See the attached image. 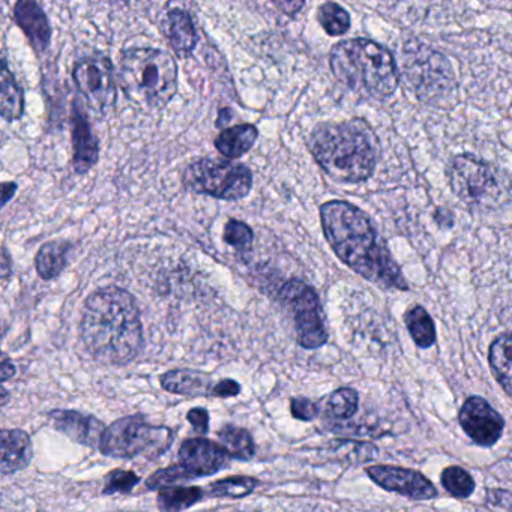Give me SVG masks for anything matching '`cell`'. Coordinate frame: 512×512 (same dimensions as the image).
<instances>
[{"label":"cell","instance_id":"cell-1","mask_svg":"<svg viewBox=\"0 0 512 512\" xmlns=\"http://www.w3.org/2000/svg\"><path fill=\"white\" fill-rule=\"evenodd\" d=\"M320 220L329 245L344 265L385 289L409 290L403 272L365 212L352 203L331 200L320 208Z\"/></svg>","mask_w":512,"mask_h":512},{"label":"cell","instance_id":"cell-2","mask_svg":"<svg viewBox=\"0 0 512 512\" xmlns=\"http://www.w3.org/2000/svg\"><path fill=\"white\" fill-rule=\"evenodd\" d=\"M80 334L101 364L124 365L143 347V326L136 299L127 290L104 287L86 299Z\"/></svg>","mask_w":512,"mask_h":512},{"label":"cell","instance_id":"cell-3","mask_svg":"<svg viewBox=\"0 0 512 512\" xmlns=\"http://www.w3.org/2000/svg\"><path fill=\"white\" fill-rule=\"evenodd\" d=\"M310 149L329 178L358 184L367 181L376 169L379 139L367 122L353 119L317 127L311 134Z\"/></svg>","mask_w":512,"mask_h":512},{"label":"cell","instance_id":"cell-4","mask_svg":"<svg viewBox=\"0 0 512 512\" xmlns=\"http://www.w3.org/2000/svg\"><path fill=\"white\" fill-rule=\"evenodd\" d=\"M329 65L338 82L365 98L385 100L398 86L391 52L365 38L344 40L332 47Z\"/></svg>","mask_w":512,"mask_h":512},{"label":"cell","instance_id":"cell-5","mask_svg":"<svg viewBox=\"0 0 512 512\" xmlns=\"http://www.w3.org/2000/svg\"><path fill=\"white\" fill-rule=\"evenodd\" d=\"M118 80L128 100L136 106L163 109L178 91V67L164 50L136 47L119 56Z\"/></svg>","mask_w":512,"mask_h":512},{"label":"cell","instance_id":"cell-6","mask_svg":"<svg viewBox=\"0 0 512 512\" xmlns=\"http://www.w3.org/2000/svg\"><path fill=\"white\" fill-rule=\"evenodd\" d=\"M448 175L458 199L476 211L499 208L508 199L509 185L502 173L472 155H457Z\"/></svg>","mask_w":512,"mask_h":512},{"label":"cell","instance_id":"cell-7","mask_svg":"<svg viewBox=\"0 0 512 512\" xmlns=\"http://www.w3.org/2000/svg\"><path fill=\"white\" fill-rule=\"evenodd\" d=\"M172 437L169 428L154 427L143 416H128L107 428L100 449L113 458L158 457L170 448Z\"/></svg>","mask_w":512,"mask_h":512},{"label":"cell","instance_id":"cell-8","mask_svg":"<svg viewBox=\"0 0 512 512\" xmlns=\"http://www.w3.org/2000/svg\"><path fill=\"white\" fill-rule=\"evenodd\" d=\"M184 182L194 193L233 202V200L244 199L250 194L253 175L244 164L202 158L187 167Z\"/></svg>","mask_w":512,"mask_h":512},{"label":"cell","instance_id":"cell-9","mask_svg":"<svg viewBox=\"0 0 512 512\" xmlns=\"http://www.w3.org/2000/svg\"><path fill=\"white\" fill-rule=\"evenodd\" d=\"M281 301L295 320L298 343L304 349H319L328 341L322 304L313 287L301 280H290L281 289Z\"/></svg>","mask_w":512,"mask_h":512},{"label":"cell","instance_id":"cell-10","mask_svg":"<svg viewBox=\"0 0 512 512\" xmlns=\"http://www.w3.org/2000/svg\"><path fill=\"white\" fill-rule=\"evenodd\" d=\"M73 80L86 107L95 115L104 116L116 101L115 68L103 55H89L80 59L73 68Z\"/></svg>","mask_w":512,"mask_h":512},{"label":"cell","instance_id":"cell-11","mask_svg":"<svg viewBox=\"0 0 512 512\" xmlns=\"http://www.w3.org/2000/svg\"><path fill=\"white\" fill-rule=\"evenodd\" d=\"M460 425L464 433L479 446H491L502 437V415L481 397H470L464 401L460 410Z\"/></svg>","mask_w":512,"mask_h":512},{"label":"cell","instance_id":"cell-12","mask_svg":"<svg viewBox=\"0 0 512 512\" xmlns=\"http://www.w3.org/2000/svg\"><path fill=\"white\" fill-rule=\"evenodd\" d=\"M367 473L379 487L409 499L428 500L437 496L436 488L430 479L416 470L395 466H371L368 467Z\"/></svg>","mask_w":512,"mask_h":512},{"label":"cell","instance_id":"cell-13","mask_svg":"<svg viewBox=\"0 0 512 512\" xmlns=\"http://www.w3.org/2000/svg\"><path fill=\"white\" fill-rule=\"evenodd\" d=\"M181 464L194 476L214 475L226 466V452L208 439H188L179 451Z\"/></svg>","mask_w":512,"mask_h":512},{"label":"cell","instance_id":"cell-14","mask_svg":"<svg viewBox=\"0 0 512 512\" xmlns=\"http://www.w3.org/2000/svg\"><path fill=\"white\" fill-rule=\"evenodd\" d=\"M50 418L59 431L76 442L91 448H101L106 428L103 422L98 421L94 416L82 415L73 410H56L50 413Z\"/></svg>","mask_w":512,"mask_h":512},{"label":"cell","instance_id":"cell-15","mask_svg":"<svg viewBox=\"0 0 512 512\" xmlns=\"http://www.w3.org/2000/svg\"><path fill=\"white\" fill-rule=\"evenodd\" d=\"M409 71V79L413 83H416V91L424 98V95H428V98L433 97L437 94L436 80L445 85L452 86L451 70L449 65L446 64L445 59L436 53L428 52L427 59L424 56H416V61H410V67L407 68Z\"/></svg>","mask_w":512,"mask_h":512},{"label":"cell","instance_id":"cell-16","mask_svg":"<svg viewBox=\"0 0 512 512\" xmlns=\"http://www.w3.org/2000/svg\"><path fill=\"white\" fill-rule=\"evenodd\" d=\"M71 127H73L74 169L83 175L97 164L100 148H98V140L92 133L88 118L77 104L71 113Z\"/></svg>","mask_w":512,"mask_h":512},{"label":"cell","instance_id":"cell-17","mask_svg":"<svg viewBox=\"0 0 512 512\" xmlns=\"http://www.w3.org/2000/svg\"><path fill=\"white\" fill-rule=\"evenodd\" d=\"M14 19L38 53L46 52L49 49L52 29H50L49 19L41 10L40 5L29 2V0L17 2L16 8H14Z\"/></svg>","mask_w":512,"mask_h":512},{"label":"cell","instance_id":"cell-18","mask_svg":"<svg viewBox=\"0 0 512 512\" xmlns=\"http://www.w3.org/2000/svg\"><path fill=\"white\" fill-rule=\"evenodd\" d=\"M163 31L170 47L179 58H188L199 43L196 25L187 11H169L164 19Z\"/></svg>","mask_w":512,"mask_h":512},{"label":"cell","instance_id":"cell-19","mask_svg":"<svg viewBox=\"0 0 512 512\" xmlns=\"http://www.w3.org/2000/svg\"><path fill=\"white\" fill-rule=\"evenodd\" d=\"M0 442H2L0 470L4 475L19 472L29 466L32 460V443L26 431L4 430Z\"/></svg>","mask_w":512,"mask_h":512},{"label":"cell","instance_id":"cell-20","mask_svg":"<svg viewBox=\"0 0 512 512\" xmlns=\"http://www.w3.org/2000/svg\"><path fill=\"white\" fill-rule=\"evenodd\" d=\"M257 137H259V131L254 125H235V127L226 128L223 133H220V136L215 139V148L224 157L236 160L253 148Z\"/></svg>","mask_w":512,"mask_h":512},{"label":"cell","instance_id":"cell-21","mask_svg":"<svg viewBox=\"0 0 512 512\" xmlns=\"http://www.w3.org/2000/svg\"><path fill=\"white\" fill-rule=\"evenodd\" d=\"M161 385L166 391L182 395L212 394V380L208 374L194 370H172L161 377Z\"/></svg>","mask_w":512,"mask_h":512},{"label":"cell","instance_id":"cell-22","mask_svg":"<svg viewBox=\"0 0 512 512\" xmlns=\"http://www.w3.org/2000/svg\"><path fill=\"white\" fill-rule=\"evenodd\" d=\"M71 244L67 241L46 242L35 257V268L43 280H53L58 277L68 262Z\"/></svg>","mask_w":512,"mask_h":512},{"label":"cell","instance_id":"cell-23","mask_svg":"<svg viewBox=\"0 0 512 512\" xmlns=\"http://www.w3.org/2000/svg\"><path fill=\"white\" fill-rule=\"evenodd\" d=\"M488 359L497 382L512 397V334L502 335L494 340Z\"/></svg>","mask_w":512,"mask_h":512},{"label":"cell","instance_id":"cell-24","mask_svg":"<svg viewBox=\"0 0 512 512\" xmlns=\"http://www.w3.org/2000/svg\"><path fill=\"white\" fill-rule=\"evenodd\" d=\"M2 91H0V112L5 121H17L22 118L25 112V94L20 88L13 73L8 70L7 61H4V71H2Z\"/></svg>","mask_w":512,"mask_h":512},{"label":"cell","instance_id":"cell-25","mask_svg":"<svg viewBox=\"0 0 512 512\" xmlns=\"http://www.w3.org/2000/svg\"><path fill=\"white\" fill-rule=\"evenodd\" d=\"M404 322H406L413 341L422 349H427L436 343V326H434L430 314L421 305L410 307L404 316Z\"/></svg>","mask_w":512,"mask_h":512},{"label":"cell","instance_id":"cell-26","mask_svg":"<svg viewBox=\"0 0 512 512\" xmlns=\"http://www.w3.org/2000/svg\"><path fill=\"white\" fill-rule=\"evenodd\" d=\"M220 443L223 451L235 460L248 461L254 455V443L250 433L235 425H226L220 431Z\"/></svg>","mask_w":512,"mask_h":512},{"label":"cell","instance_id":"cell-27","mask_svg":"<svg viewBox=\"0 0 512 512\" xmlns=\"http://www.w3.org/2000/svg\"><path fill=\"white\" fill-rule=\"evenodd\" d=\"M203 497V491L197 487L163 488L158 494V508L163 512H179L190 508Z\"/></svg>","mask_w":512,"mask_h":512},{"label":"cell","instance_id":"cell-28","mask_svg":"<svg viewBox=\"0 0 512 512\" xmlns=\"http://www.w3.org/2000/svg\"><path fill=\"white\" fill-rule=\"evenodd\" d=\"M317 19L325 29L326 34L331 37H341L350 29V16L341 5L334 2H326L320 5L317 11Z\"/></svg>","mask_w":512,"mask_h":512},{"label":"cell","instance_id":"cell-29","mask_svg":"<svg viewBox=\"0 0 512 512\" xmlns=\"http://www.w3.org/2000/svg\"><path fill=\"white\" fill-rule=\"evenodd\" d=\"M358 392L350 388L332 392L325 403V413L334 419H349L358 410Z\"/></svg>","mask_w":512,"mask_h":512},{"label":"cell","instance_id":"cell-30","mask_svg":"<svg viewBox=\"0 0 512 512\" xmlns=\"http://www.w3.org/2000/svg\"><path fill=\"white\" fill-rule=\"evenodd\" d=\"M442 484L449 494L458 499L472 496L473 490H475V481L470 473L458 466L446 467L443 470Z\"/></svg>","mask_w":512,"mask_h":512},{"label":"cell","instance_id":"cell-31","mask_svg":"<svg viewBox=\"0 0 512 512\" xmlns=\"http://www.w3.org/2000/svg\"><path fill=\"white\" fill-rule=\"evenodd\" d=\"M257 484H259V481L250 478V476H233V478L215 482L211 485L209 491H211L212 496L239 499V497L250 494L257 487Z\"/></svg>","mask_w":512,"mask_h":512},{"label":"cell","instance_id":"cell-32","mask_svg":"<svg viewBox=\"0 0 512 512\" xmlns=\"http://www.w3.org/2000/svg\"><path fill=\"white\" fill-rule=\"evenodd\" d=\"M253 239V230L250 226L239 220L227 221L224 227V241L236 248L239 253H248L253 245Z\"/></svg>","mask_w":512,"mask_h":512},{"label":"cell","instance_id":"cell-33","mask_svg":"<svg viewBox=\"0 0 512 512\" xmlns=\"http://www.w3.org/2000/svg\"><path fill=\"white\" fill-rule=\"evenodd\" d=\"M191 478H194V476L182 464H178V466L158 470L148 479L146 485H148L149 490H157V488L163 490V488L173 487L175 482L188 481Z\"/></svg>","mask_w":512,"mask_h":512},{"label":"cell","instance_id":"cell-34","mask_svg":"<svg viewBox=\"0 0 512 512\" xmlns=\"http://www.w3.org/2000/svg\"><path fill=\"white\" fill-rule=\"evenodd\" d=\"M137 482H139V476L136 473L127 472V470H115L107 478L104 494L130 493Z\"/></svg>","mask_w":512,"mask_h":512},{"label":"cell","instance_id":"cell-35","mask_svg":"<svg viewBox=\"0 0 512 512\" xmlns=\"http://www.w3.org/2000/svg\"><path fill=\"white\" fill-rule=\"evenodd\" d=\"M292 413L301 421H313L319 415V407L308 398H293Z\"/></svg>","mask_w":512,"mask_h":512},{"label":"cell","instance_id":"cell-36","mask_svg":"<svg viewBox=\"0 0 512 512\" xmlns=\"http://www.w3.org/2000/svg\"><path fill=\"white\" fill-rule=\"evenodd\" d=\"M488 502L493 505L499 506V508L506 509V511L512 512V493L506 490H491L487 491Z\"/></svg>","mask_w":512,"mask_h":512},{"label":"cell","instance_id":"cell-37","mask_svg":"<svg viewBox=\"0 0 512 512\" xmlns=\"http://www.w3.org/2000/svg\"><path fill=\"white\" fill-rule=\"evenodd\" d=\"M188 421L193 425L197 433H208L209 415L205 409H193L188 412Z\"/></svg>","mask_w":512,"mask_h":512},{"label":"cell","instance_id":"cell-38","mask_svg":"<svg viewBox=\"0 0 512 512\" xmlns=\"http://www.w3.org/2000/svg\"><path fill=\"white\" fill-rule=\"evenodd\" d=\"M239 391H241V386L238 385V383L235 382V380H221L220 383H218L217 386H214L212 388V395L214 397H235V395L239 394Z\"/></svg>","mask_w":512,"mask_h":512},{"label":"cell","instance_id":"cell-39","mask_svg":"<svg viewBox=\"0 0 512 512\" xmlns=\"http://www.w3.org/2000/svg\"><path fill=\"white\" fill-rule=\"evenodd\" d=\"M436 221L443 227H451L454 220H452V214L445 208H439L436 211Z\"/></svg>","mask_w":512,"mask_h":512},{"label":"cell","instance_id":"cell-40","mask_svg":"<svg viewBox=\"0 0 512 512\" xmlns=\"http://www.w3.org/2000/svg\"><path fill=\"white\" fill-rule=\"evenodd\" d=\"M302 7H304V4H302V2H289V4H278V8H281L284 14H290V16H293V14L298 13V11L301 10Z\"/></svg>","mask_w":512,"mask_h":512},{"label":"cell","instance_id":"cell-41","mask_svg":"<svg viewBox=\"0 0 512 512\" xmlns=\"http://www.w3.org/2000/svg\"><path fill=\"white\" fill-rule=\"evenodd\" d=\"M2 190H4V197H2V205H7L8 200L11 199V197L14 196V191L17 190V185L13 184V182H5L4 185H2Z\"/></svg>","mask_w":512,"mask_h":512},{"label":"cell","instance_id":"cell-42","mask_svg":"<svg viewBox=\"0 0 512 512\" xmlns=\"http://www.w3.org/2000/svg\"><path fill=\"white\" fill-rule=\"evenodd\" d=\"M16 374V368L11 364L8 359H5L4 364H2V379L8 380L10 377H13Z\"/></svg>","mask_w":512,"mask_h":512},{"label":"cell","instance_id":"cell-43","mask_svg":"<svg viewBox=\"0 0 512 512\" xmlns=\"http://www.w3.org/2000/svg\"><path fill=\"white\" fill-rule=\"evenodd\" d=\"M2 268H4V271H2V274H4V278H8V268H10V265H8V254H7V250L4 251V266H2Z\"/></svg>","mask_w":512,"mask_h":512},{"label":"cell","instance_id":"cell-44","mask_svg":"<svg viewBox=\"0 0 512 512\" xmlns=\"http://www.w3.org/2000/svg\"><path fill=\"white\" fill-rule=\"evenodd\" d=\"M238 512H241V511H238Z\"/></svg>","mask_w":512,"mask_h":512}]
</instances>
